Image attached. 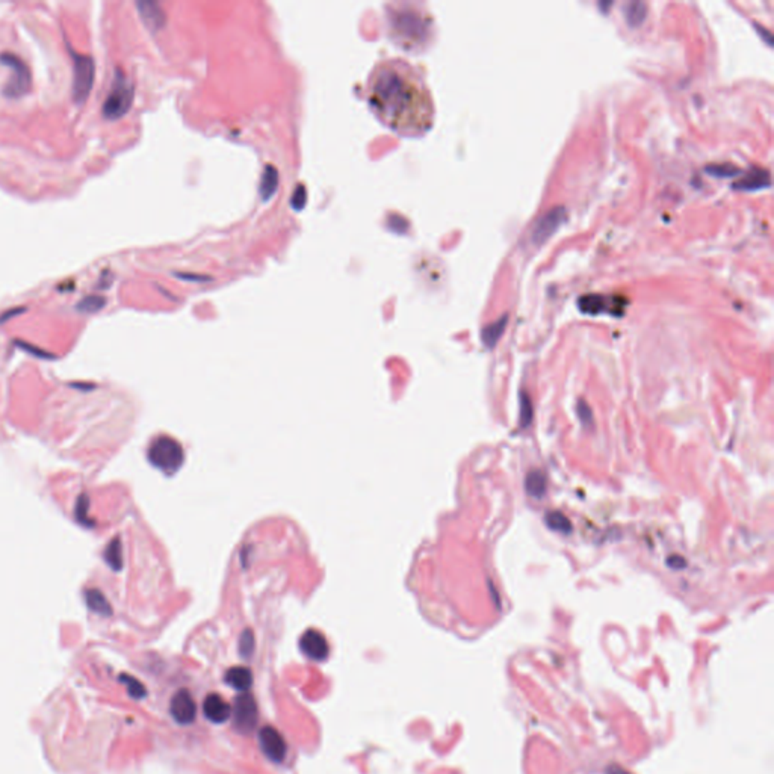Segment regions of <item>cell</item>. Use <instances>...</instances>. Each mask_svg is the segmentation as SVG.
Instances as JSON below:
<instances>
[{
    "mask_svg": "<svg viewBox=\"0 0 774 774\" xmlns=\"http://www.w3.org/2000/svg\"><path fill=\"white\" fill-rule=\"evenodd\" d=\"M366 100L389 129L404 137H420L433 127L434 102L422 73L402 58L375 64L366 79Z\"/></svg>",
    "mask_w": 774,
    "mask_h": 774,
    "instance_id": "obj_1",
    "label": "cell"
},
{
    "mask_svg": "<svg viewBox=\"0 0 774 774\" xmlns=\"http://www.w3.org/2000/svg\"><path fill=\"white\" fill-rule=\"evenodd\" d=\"M387 21L390 38L405 50L424 47L430 38V19L410 5H392Z\"/></svg>",
    "mask_w": 774,
    "mask_h": 774,
    "instance_id": "obj_2",
    "label": "cell"
},
{
    "mask_svg": "<svg viewBox=\"0 0 774 774\" xmlns=\"http://www.w3.org/2000/svg\"><path fill=\"white\" fill-rule=\"evenodd\" d=\"M133 102V84L127 79L126 74L115 70L114 79H112L111 89L103 103V115L106 119L122 118L130 109Z\"/></svg>",
    "mask_w": 774,
    "mask_h": 774,
    "instance_id": "obj_3",
    "label": "cell"
},
{
    "mask_svg": "<svg viewBox=\"0 0 774 774\" xmlns=\"http://www.w3.org/2000/svg\"><path fill=\"white\" fill-rule=\"evenodd\" d=\"M69 50H70V55L73 58V88H71V94H73V100L76 102L78 104H80V103H84L87 100V97L89 95V91L93 89L95 64H94V59L91 56L78 54V52H74L73 49H69Z\"/></svg>",
    "mask_w": 774,
    "mask_h": 774,
    "instance_id": "obj_4",
    "label": "cell"
},
{
    "mask_svg": "<svg viewBox=\"0 0 774 774\" xmlns=\"http://www.w3.org/2000/svg\"><path fill=\"white\" fill-rule=\"evenodd\" d=\"M148 458L157 469L172 473L182 466L185 455L183 449L176 440L170 437L156 439L148 449Z\"/></svg>",
    "mask_w": 774,
    "mask_h": 774,
    "instance_id": "obj_5",
    "label": "cell"
},
{
    "mask_svg": "<svg viewBox=\"0 0 774 774\" xmlns=\"http://www.w3.org/2000/svg\"><path fill=\"white\" fill-rule=\"evenodd\" d=\"M0 64H3L11 69V79L6 84L3 93L8 97H17L23 95L31 88V71H29L26 62L17 55L10 54V52H3L0 54Z\"/></svg>",
    "mask_w": 774,
    "mask_h": 774,
    "instance_id": "obj_6",
    "label": "cell"
},
{
    "mask_svg": "<svg viewBox=\"0 0 774 774\" xmlns=\"http://www.w3.org/2000/svg\"><path fill=\"white\" fill-rule=\"evenodd\" d=\"M259 744L262 751L271 759L273 762H283V759L286 758V741L282 736V733L277 731L273 726H264L259 731Z\"/></svg>",
    "mask_w": 774,
    "mask_h": 774,
    "instance_id": "obj_7",
    "label": "cell"
},
{
    "mask_svg": "<svg viewBox=\"0 0 774 774\" xmlns=\"http://www.w3.org/2000/svg\"><path fill=\"white\" fill-rule=\"evenodd\" d=\"M170 712L180 725H191L197 717V705L190 691L180 690L172 696L170 703Z\"/></svg>",
    "mask_w": 774,
    "mask_h": 774,
    "instance_id": "obj_8",
    "label": "cell"
},
{
    "mask_svg": "<svg viewBox=\"0 0 774 774\" xmlns=\"http://www.w3.org/2000/svg\"><path fill=\"white\" fill-rule=\"evenodd\" d=\"M566 216L567 212L565 207H554L551 209L549 212L546 215H543L540 220L536 223L534 229H532V240L537 244H542L545 240L552 236L555 230H557L560 225L566 221Z\"/></svg>",
    "mask_w": 774,
    "mask_h": 774,
    "instance_id": "obj_9",
    "label": "cell"
},
{
    "mask_svg": "<svg viewBox=\"0 0 774 774\" xmlns=\"http://www.w3.org/2000/svg\"><path fill=\"white\" fill-rule=\"evenodd\" d=\"M235 725L242 732H248L258 723V705L251 694H240L235 703Z\"/></svg>",
    "mask_w": 774,
    "mask_h": 774,
    "instance_id": "obj_10",
    "label": "cell"
},
{
    "mask_svg": "<svg viewBox=\"0 0 774 774\" xmlns=\"http://www.w3.org/2000/svg\"><path fill=\"white\" fill-rule=\"evenodd\" d=\"M299 648L306 657L315 661L326 659L328 655V643L326 637L315 629L306 630L301 640H299Z\"/></svg>",
    "mask_w": 774,
    "mask_h": 774,
    "instance_id": "obj_11",
    "label": "cell"
},
{
    "mask_svg": "<svg viewBox=\"0 0 774 774\" xmlns=\"http://www.w3.org/2000/svg\"><path fill=\"white\" fill-rule=\"evenodd\" d=\"M203 712L207 720L221 725L231 717V706L220 694H209L203 702Z\"/></svg>",
    "mask_w": 774,
    "mask_h": 774,
    "instance_id": "obj_12",
    "label": "cell"
},
{
    "mask_svg": "<svg viewBox=\"0 0 774 774\" xmlns=\"http://www.w3.org/2000/svg\"><path fill=\"white\" fill-rule=\"evenodd\" d=\"M224 679L231 688H235L238 691H247L250 690L253 683V674L250 668L239 665V667L229 668Z\"/></svg>",
    "mask_w": 774,
    "mask_h": 774,
    "instance_id": "obj_13",
    "label": "cell"
},
{
    "mask_svg": "<svg viewBox=\"0 0 774 774\" xmlns=\"http://www.w3.org/2000/svg\"><path fill=\"white\" fill-rule=\"evenodd\" d=\"M769 185H770L769 171L755 170L749 172L746 177H742L740 182L736 183V187H740V190L744 191H751V190H759V187H765Z\"/></svg>",
    "mask_w": 774,
    "mask_h": 774,
    "instance_id": "obj_14",
    "label": "cell"
},
{
    "mask_svg": "<svg viewBox=\"0 0 774 774\" xmlns=\"http://www.w3.org/2000/svg\"><path fill=\"white\" fill-rule=\"evenodd\" d=\"M525 488H527V493L532 498L540 499L543 498L545 493H546V477L542 470L534 469L531 470L527 479H525Z\"/></svg>",
    "mask_w": 774,
    "mask_h": 774,
    "instance_id": "obj_15",
    "label": "cell"
},
{
    "mask_svg": "<svg viewBox=\"0 0 774 774\" xmlns=\"http://www.w3.org/2000/svg\"><path fill=\"white\" fill-rule=\"evenodd\" d=\"M507 321L508 317H502L501 319L494 321L493 324L487 326L483 330V342L487 348H493L498 341L501 339V336L505 332V327H507Z\"/></svg>",
    "mask_w": 774,
    "mask_h": 774,
    "instance_id": "obj_16",
    "label": "cell"
},
{
    "mask_svg": "<svg viewBox=\"0 0 774 774\" xmlns=\"http://www.w3.org/2000/svg\"><path fill=\"white\" fill-rule=\"evenodd\" d=\"M545 522L552 531L561 532V534H569V532L572 531V523H570L567 517L560 513V511H551V513H547L545 517Z\"/></svg>",
    "mask_w": 774,
    "mask_h": 774,
    "instance_id": "obj_17",
    "label": "cell"
},
{
    "mask_svg": "<svg viewBox=\"0 0 774 774\" xmlns=\"http://www.w3.org/2000/svg\"><path fill=\"white\" fill-rule=\"evenodd\" d=\"M646 12H648V10H646V5L641 2H630L625 6L626 20L633 26H638L641 23L646 17Z\"/></svg>",
    "mask_w": 774,
    "mask_h": 774,
    "instance_id": "obj_18",
    "label": "cell"
},
{
    "mask_svg": "<svg viewBox=\"0 0 774 774\" xmlns=\"http://www.w3.org/2000/svg\"><path fill=\"white\" fill-rule=\"evenodd\" d=\"M87 602H88V606L95 613L103 614V615L111 614V606L108 605L106 600H104V597L102 596L100 591H88L87 593Z\"/></svg>",
    "mask_w": 774,
    "mask_h": 774,
    "instance_id": "obj_19",
    "label": "cell"
},
{
    "mask_svg": "<svg viewBox=\"0 0 774 774\" xmlns=\"http://www.w3.org/2000/svg\"><path fill=\"white\" fill-rule=\"evenodd\" d=\"M532 422V404L530 396L522 392L521 394V426L527 428Z\"/></svg>",
    "mask_w": 774,
    "mask_h": 774,
    "instance_id": "obj_20",
    "label": "cell"
},
{
    "mask_svg": "<svg viewBox=\"0 0 774 774\" xmlns=\"http://www.w3.org/2000/svg\"><path fill=\"white\" fill-rule=\"evenodd\" d=\"M104 304H106V299H104L103 297H99V295H89V297L82 299V301L79 303V309H80L82 312L93 313V312L100 310Z\"/></svg>",
    "mask_w": 774,
    "mask_h": 774,
    "instance_id": "obj_21",
    "label": "cell"
},
{
    "mask_svg": "<svg viewBox=\"0 0 774 774\" xmlns=\"http://www.w3.org/2000/svg\"><path fill=\"white\" fill-rule=\"evenodd\" d=\"M119 679L123 681V683L127 687V690H129V694H130L133 698H142V697L146 696V688L142 687V683H141L139 681L132 678V676L123 674Z\"/></svg>",
    "mask_w": 774,
    "mask_h": 774,
    "instance_id": "obj_22",
    "label": "cell"
},
{
    "mask_svg": "<svg viewBox=\"0 0 774 774\" xmlns=\"http://www.w3.org/2000/svg\"><path fill=\"white\" fill-rule=\"evenodd\" d=\"M108 561H109L111 566H114L115 569H119V562H122V558H119L118 542L112 543L111 547L108 549Z\"/></svg>",
    "mask_w": 774,
    "mask_h": 774,
    "instance_id": "obj_23",
    "label": "cell"
},
{
    "mask_svg": "<svg viewBox=\"0 0 774 774\" xmlns=\"http://www.w3.org/2000/svg\"><path fill=\"white\" fill-rule=\"evenodd\" d=\"M253 646H254V643H253L251 633H245L244 637H242V640H240V652H242V655H245V657L250 655L251 650H253Z\"/></svg>",
    "mask_w": 774,
    "mask_h": 774,
    "instance_id": "obj_24",
    "label": "cell"
},
{
    "mask_svg": "<svg viewBox=\"0 0 774 774\" xmlns=\"http://www.w3.org/2000/svg\"><path fill=\"white\" fill-rule=\"evenodd\" d=\"M578 415H580V419L582 420L585 425L591 422V410L587 407V404H585L584 401L578 404Z\"/></svg>",
    "mask_w": 774,
    "mask_h": 774,
    "instance_id": "obj_25",
    "label": "cell"
}]
</instances>
